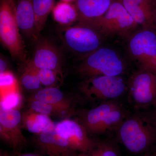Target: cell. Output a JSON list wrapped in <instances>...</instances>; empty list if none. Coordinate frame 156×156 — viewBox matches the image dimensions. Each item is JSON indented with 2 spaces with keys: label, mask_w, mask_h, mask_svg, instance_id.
I'll return each instance as SVG.
<instances>
[{
  "label": "cell",
  "mask_w": 156,
  "mask_h": 156,
  "mask_svg": "<svg viewBox=\"0 0 156 156\" xmlns=\"http://www.w3.org/2000/svg\"><path fill=\"white\" fill-rule=\"evenodd\" d=\"M122 104L116 100L102 101L94 108L81 113L79 122L89 135L116 130L128 115Z\"/></svg>",
  "instance_id": "7a4b0ae2"
},
{
  "label": "cell",
  "mask_w": 156,
  "mask_h": 156,
  "mask_svg": "<svg viewBox=\"0 0 156 156\" xmlns=\"http://www.w3.org/2000/svg\"><path fill=\"white\" fill-rule=\"evenodd\" d=\"M16 17L20 31L35 42L40 37L37 30L33 0H17Z\"/></svg>",
  "instance_id": "5bb4252c"
},
{
  "label": "cell",
  "mask_w": 156,
  "mask_h": 156,
  "mask_svg": "<svg viewBox=\"0 0 156 156\" xmlns=\"http://www.w3.org/2000/svg\"><path fill=\"white\" fill-rule=\"evenodd\" d=\"M128 50L140 70L156 74V31L147 27L134 33L129 40Z\"/></svg>",
  "instance_id": "52a82bcc"
},
{
  "label": "cell",
  "mask_w": 156,
  "mask_h": 156,
  "mask_svg": "<svg viewBox=\"0 0 156 156\" xmlns=\"http://www.w3.org/2000/svg\"><path fill=\"white\" fill-rule=\"evenodd\" d=\"M22 125L27 131L37 134H41L53 121L50 117L31 110L22 116Z\"/></svg>",
  "instance_id": "d6986e66"
},
{
  "label": "cell",
  "mask_w": 156,
  "mask_h": 156,
  "mask_svg": "<svg viewBox=\"0 0 156 156\" xmlns=\"http://www.w3.org/2000/svg\"><path fill=\"white\" fill-rule=\"evenodd\" d=\"M154 114H155V116H156V111L155 112H154Z\"/></svg>",
  "instance_id": "d6a6232c"
},
{
  "label": "cell",
  "mask_w": 156,
  "mask_h": 156,
  "mask_svg": "<svg viewBox=\"0 0 156 156\" xmlns=\"http://www.w3.org/2000/svg\"><path fill=\"white\" fill-rule=\"evenodd\" d=\"M57 122H53L34 139V143L42 153L48 156H77L71 148L66 138L57 130Z\"/></svg>",
  "instance_id": "8fae6325"
},
{
  "label": "cell",
  "mask_w": 156,
  "mask_h": 156,
  "mask_svg": "<svg viewBox=\"0 0 156 156\" xmlns=\"http://www.w3.org/2000/svg\"><path fill=\"white\" fill-rule=\"evenodd\" d=\"M15 154L13 156H42L36 154L34 153H23L20 154L19 153H15Z\"/></svg>",
  "instance_id": "f1b7e54d"
},
{
  "label": "cell",
  "mask_w": 156,
  "mask_h": 156,
  "mask_svg": "<svg viewBox=\"0 0 156 156\" xmlns=\"http://www.w3.org/2000/svg\"><path fill=\"white\" fill-rule=\"evenodd\" d=\"M137 24L154 28L153 0H119Z\"/></svg>",
  "instance_id": "9a60e30c"
},
{
  "label": "cell",
  "mask_w": 156,
  "mask_h": 156,
  "mask_svg": "<svg viewBox=\"0 0 156 156\" xmlns=\"http://www.w3.org/2000/svg\"><path fill=\"white\" fill-rule=\"evenodd\" d=\"M128 100L135 109L156 107V74L139 69L131 75L128 86Z\"/></svg>",
  "instance_id": "ba28073f"
},
{
  "label": "cell",
  "mask_w": 156,
  "mask_h": 156,
  "mask_svg": "<svg viewBox=\"0 0 156 156\" xmlns=\"http://www.w3.org/2000/svg\"><path fill=\"white\" fill-rule=\"evenodd\" d=\"M22 125V115L17 109L1 107V138L15 153H19L26 145V139L21 132Z\"/></svg>",
  "instance_id": "30bf717a"
},
{
  "label": "cell",
  "mask_w": 156,
  "mask_h": 156,
  "mask_svg": "<svg viewBox=\"0 0 156 156\" xmlns=\"http://www.w3.org/2000/svg\"><path fill=\"white\" fill-rule=\"evenodd\" d=\"M121 143L134 154L146 153L156 145V117L137 111L128 116L116 130Z\"/></svg>",
  "instance_id": "6da1fadb"
},
{
  "label": "cell",
  "mask_w": 156,
  "mask_h": 156,
  "mask_svg": "<svg viewBox=\"0 0 156 156\" xmlns=\"http://www.w3.org/2000/svg\"><path fill=\"white\" fill-rule=\"evenodd\" d=\"M23 63L25 67L20 78L22 86L27 90L39 89L41 84L37 74L35 68L28 64L26 62Z\"/></svg>",
  "instance_id": "603a6c76"
},
{
  "label": "cell",
  "mask_w": 156,
  "mask_h": 156,
  "mask_svg": "<svg viewBox=\"0 0 156 156\" xmlns=\"http://www.w3.org/2000/svg\"><path fill=\"white\" fill-rule=\"evenodd\" d=\"M51 12L53 19L62 27L73 25L79 20L77 10L74 3L60 1L54 5Z\"/></svg>",
  "instance_id": "e0dca14e"
},
{
  "label": "cell",
  "mask_w": 156,
  "mask_h": 156,
  "mask_svg": "<svg viewBox=\"0 0 156 156\" xmlns=\"http://www.w3.org/2000/svg\"><path fill=\"white\" fill-rule=\"evenodd\" d=\"M37 30L40 32L44 27L48 15L54 6V0H33Z\"/></svg>",
  "instance_id": "44dd1931"
},
{
  "label": "cell",
  "mask_w": 156,
  "mask_h": 156,
  "mask_svg": "<svg viewBox=\"0 0 156 156\" xmlns=\"http://www.w3.org/2000/svg\"><path fill=\"white\" fill-rule=\"evenodd\" d=\"M36 69L41 84L47 87H55L57 81L62 80L58 75L53 70L37 68Z\"/></svg>",
  "instance_id": "d4e9b609"
},
{
  "label": "cell",
  "mask_w": 156,
  "mask_h": 156,
  "mask_svg": "<svg viewBox=\"0 0 156 156\" xmlns=\"http://www.w3.org/2000/svg\"><path fill=\"white\" fill-rule=\"evenodd\" d=\"M0 156H9L8 154L6 153H1V155Z\"/></svg>",
  "instance_id": "1f68e13d"
},
{
  "label": "cell",
  "mask_w": 156,
  "mask_h": 156,
  "mask_svg": "<svg viewBox=\"0 0 156 156\" xmlns=\"http://www.w3.org/2000/svg\"><path fill=\"white\" fill-rule=\"evenodd\" d=\"M153 20L154 28L156 31V0H153Z\"/></svg>",
  "instance_id": "83f0119b"
},
{
  "label": "cell",
  "mask_w": 156,
  "mask_h": 156,
  "mask_svg": "<svg viewBox=\"0 0 156 156\" xmlns=\"http://www.w3.org/2000/svg\"><path fill=\"white\" fill-rule=\"evenodd\" d=\"M35 44L32 58L26 62L36 68L53 70L62 80L61 55L57 48L47 39L41 37Z\"/></svg>",
  "instance_id": "7c38bea8"
},
{
  "label": "cell",
  "mask_w": 156,
  "mask_h": 156,
  "mask_svg": "<svg viewBox=\"0 0 156 156\" xmlns=\"http://www.w3.org/2000/svg\"><path fill=\"white\" fill-rule=\"evenodd\" d=\"M61 1L69 3H74L76 0H61Z\"/></svg>",
  "instance_id": "4dcf8cb0"
},
{
  "label": "cell",
  "mask_w": 156,
  "mask_h": 156,
  "mask_svg": "<svg viewBox=\"0 0 156 156\" xmlns=\"http://www.w3.org/2000/svg\"><path fill=\"white\" fill-rule=\"evenodd\" d=\"M32 100L39 101L54 105H71L64 93L56 87H46L36 92Z\"/></svg>",
  "instance_id": "ffe728a7"
},
{
  "label": "cell",
  "mask_w": 156,
  "mask_h": 156,
  "mask_svg": "<svg viewBox=\"0 0 156 156\" xmlns=\"http://www.w3.org/2000/svg\"><path fill=\"white\" fill-rule=\"evenodd\" d=\"M7 68H8V64L7 62L5 59L1 55V58H0V74L3 73L8 71Z\"/></svg>",
  "instance_id": "4316f807"
},
{
  "label": "cell",
  "mask_w": 156,
  "mask_h": 156,
  "mask_svg": "<svg viewBox=\"0 0 156 156\" xmlns=\"http://www.w3.org/2000/svg\"><path fill=\"white\" fill-rule=\"evenodd\" d=\"M115 0H76L79 14L78 22H87L101 17Z\"/></svg>",
  "instance_id": "2e32d148"
},
{
  "label": "cell",
  "mask_w": 156,
  "mask_h": 156,
  "mask_svg": "<svg viewBox=\"0 0 156 156\" xmlns=\"http://www.w3.org/2000/svg\"><path fill=\"white\" fill-rule=\"evenodd\" d=\"M126 68L122 59L115 50L101 47L85 56L76 70L86 80L99 76H119Z\"/></svg>",
  "instance_id": "277c9868"
},
{
  "label": "cell",
  "mask_w": 156,
  "mask_h": 156,
  "mask_svg": "<svg viewBox=\"0 0 156 156\" xmlns=\"http://www.w3.org/2000/svg\"><path fill=\"white\" fill-rule=\"evenodd\" d=\"M58 132L66 138L73 151L79 154L90 151L97 141L89 137L85 128L78 122L64 119L56 122Z\"/></svg>",
  "instance_id": "4fadbf2b"
},
{
  "label": "cell",
  "mask_w": 156,
  "mask_h": 156,
  "mask_svg": "<svg viewBox=\"0 0 156 156\" xmlns=\"http://www.w3.org/2000/svg\"><path fill=\"white\" fill-rule=\"evenodd\" d=\"M84 23L91 26L104 37L128 33L138 25L119 0H115L101 17Z\"/></svg>",
  "instance_id": "8992f818"
},
{
  "label": "cell",
  "mask_w": 156,
  "mask_h": 156,
  "mask_svg": "<svg viewBox=\"0 0 156 156\" xmlns=\"http://www.w3.org/2000/svg\"><path fill=\"white\" fill-rule=\"evenodd\" d=\"M77 156H121L118 148L108 140L97 141L94 147L90 151L79 154Z\"/></svg>",
  "instance_id": "7402d4cb"
},
{
  "label": "cell",
  "mask_w": 156,
  "mask_h": 156,
  "mask_svg": "<svg viewBox=\"0 0 156 156\" xmlns=\"http://www.w3.org/2000/svg\"><path fill=\"white\" fill-rule=\"evenodd\" d=\"M143 156H156V150H151L145 153Z\"/></svg>",
  "instance_id": "f546056e"
},
{
  "label": "cell",
  "mask_w": 156,
  "mask_h": 156,
  "mask_svg": "<svg viewBox=\"0 0 156 156\" xmlns=\"http://www.w3.org/2000/svg\"><path fill=\"white\" fill-rule=\"evenodd\" d=\"M15 0H0V40L11 56L24 63L27 61L25 46L16 17Z\"/></svg>",
  "instance_id": "3957f363"
},
{
  "label": "cell",
  "mask_w": 156,
  "mask_h": 156,
  "mask_svg": "<svg viewBox=\"0 0 156 156\" xmlns=\"http://www.w3.org/2000/svg\"><path fill=\"white\" fill-rule=\"evenodd\" d=\"M80 90L89 100L104 101L121 97L126 92V87L120 76H99L85 80Z\"/></svg>",
  "instance_id": "9c48e42d"
},
{
  "label": "cell",
  "mask_w": 156,
  "mask_h": 156,
  "mask_svg": "<svg viewBox=\"0 0 156 156\" xmlns=\"http://www.w3.org/2000/svg\"><path fill=\"white\" fill-rule=\"evenodd\" d=\"M21 97L17 89L1 93V107L17 109L21 102Z\"/></svg>",
  "instance_id": "cb8c5ba5"
},
{
  "label": "cell",
  "mask_w": 156,
  "mask_h": 156,
  "mask_svg": "<svg viewBox=\"0 0 156 156\" xmlns=\"http://www.w3.org/2000/svg\"><path fill=\"white\" fill-rule=\"evenodd\" d=\"M1 93L17 89V81L12 73L7 71L0 74Z\"/></svg>",
  "instance_id": "484cf974"
},
{
  "label": "cell",
  "mask_w": 156,
  "mask_h": 156,
  "mask_svg": "<svg viewBox=\"0 0 156 156\" xmlns=\"http://www.w3.org/2000/svg\"><path fill=\"white\" fill-rule=\"evenodd\" d=\"M30 108L31 110L39 113L58 118H66L73 112L71 105H54L32 99Z\"/></svg>",
  "instance_id": "ac0fdd59"
},
{
  "label": "cell",
  "mask_w": 156,
  "mask_h": 156,
  "mask_svg": "<svg viewBox=\"0 0 156 156\" xmlns=\"http://www.w3.org/2000/svg\"><path fill=\"white\" fill-rule=\"evenodd\" d=\"M77 22L76 24L62 27V38L69 50L85 57L101 47L102 36L91 26Z\"/></svg>",
  "instance_id": "5b68a950"
}]
</instances>
